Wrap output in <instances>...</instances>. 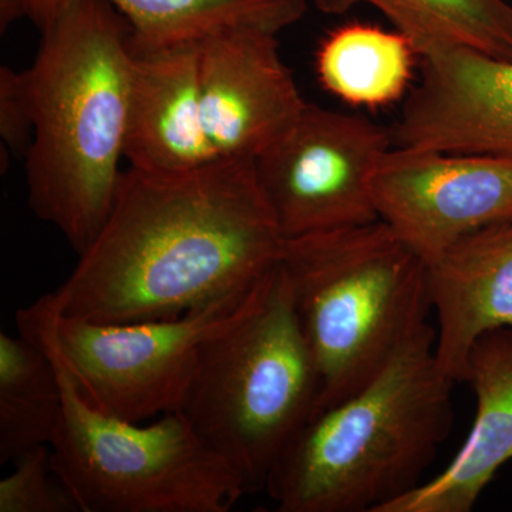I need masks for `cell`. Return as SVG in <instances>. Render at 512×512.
I'll return each instance as SVG.
<instances>
[{
  "label": "cell",
  "mask_w": 512,
  "mask_h": 512,
  "mask_svg": "<svg viewBox=\"0 0 512 512\" xmlns=\"http://www.w3.org/2000/svg\"><path fill=\"white\" fill-rule=\"evenodd\" d=\"M0 134L10 150L26 156L33 137V117L25 70L0 69Z\"/></svg>",
  "instance_id": "ffe728a7"
},
{
  "label": "cell",
  "mask_w": 512,
  "mask_h": 512,
  "mask_svg": "<svg viewBox=\"0 0 512 512\" xmlns=\"http://www.w3.org/2000/svg\"><path fill=\"white\" fill-rule=\"evenodd\" d=\"M372 191L379 220L430 265L467 235L512 222V158L393 147Z\"/></svg>",
  "instance_id": "9c48e42d"
},
{
  "label": "cell",
  "mask_w": 512,
  "mask_h": 512,
  "mask_svg": "<svg viewBox=\"0 0 512 512\" xmlns=\"http://www.w3.org/2000/svg\"><path fill=\"white\" fill-rule=\"evenodd\" d=\"M62 406L59 375L45 350L0 333V463L50 446Z\"/></svg>",
  "instance_id": "ac0fdd59"
},
{
  "label": "cell",
  "mask_w": 512,
  "mask_h": 512,
  "mask_svg": "<svg viewBox=\"0 0 512 512\" xmlns=\"http://www.w3.org/2000/svg\"><path fill=\"white\" fill-rule=\"evenodd\" d=\"M419 57L412 40L366 23H346L329 33L316 52L323 89L350 106L386 107L402 99Z\"/></svg>",
  "instance_id": "2e32d148"
},
{
  "label": "cell",
  "mask_w": 512,
  "mask_h": 512,
  "mask_svg": "<svg viewBox=\"0 0 512 512\" xmlns=\"http://www.w3.org/2000/svg\"><path fill=\"white\" fill-rule=\"evenodd\" d=\"M419 59L420 83L404 101L393 146L512 158V60L467 47Z\"/></svg>",
  "instance_id": "8fae6325"
},
{
  "label": "cell",
  "mask_w": 512,
  "mask_h": 512,
  "mask_svg": "<svg viewBox=\"0 0 512 512\" xmlns=\"http://www.w3.org/2000/svg\"><path fill=\"white\" fill-rule=\"evenodd\" d=\"M202 123L215 157L252 160L285 136L306 107L278 35L231 26L200 42Z\"/></svg>",
  "instance_id": "30bf717a"
},
{
  "label": "cell",
  "mask_w": 512,
  "mask_h": 512,
  "mask_svg": "<svg viewBox=\"0 0 512 512\" xmlns=\"http://www.w3.org/2000/svg\"><path fill=\"white\" fill-rule=\"evenodd\" d=\"M359 3L379 9L419 56L439 47H467L512 60V6L505 0H316L326 15H342Z\"/></svg>",
  "instance_id": "e0dca14e"
},
{
  "label": "cell",
  "mask_w": 512,
  "mask_h": 512,
  "mask_svg": "<svg viewBox=\"0 0 512 512\" xmlns=\"http://www.w3.org/2000/svg\"><path fill=\"white\" fill-rule=\"evenodd\" d=\"M268 279L245 295L178 318L134 323H96L63 315L47 293L20 309L16 323L52 342L100 412L141 423L180 412L201 346L247 313Z\"/></svg>",
  "instance_id": "52a82bcc"
},
{
  "label": "cell",
  "mask_w": 512,
  "mask_h": 512,
  "mask_svg": "<svg viewBox=\"0 0 512 512\" xmlns=\"http://www.w3.org/2000/svg\"><path fill=\"white\" fill-rule=\"evenodd\" d=\"M285 242L252 160L184 173L130 167L99 235L50 295L63 315L90 322L178 318L254 291Z\"/></svg>",
  "instance_id": "6da1fadb"
},
{
  "label": "cell",
  "mask_w": 512,
  "mask_h": 512,
  "mask_svg": "<svg viewBox=\"0 0 512 512\" xmlns=\"http://www.w3.org/2000/svg\"><path fill=\"white\" fill-rule=\"evenodd\" d=\"M477 412L466 441L450 464L383 512H468L497 471L512 458V330L478 339L467 379Z\"/></svg>",
  "instance_id": "5bb4252c"
},
{
  "label": "cell",
  "mask_w": 512,
  "mask_h": 512,
  "mask_svg": "<svg viewBox=\"0 0 512 512\" xmlns=\"http://www.w3.org/2000/svg\"><path fill=\"white\" fill-rule=\"evenodd\" d=\"M318 402V370L279 265L248 312L201 346L180 412L249 495L265 491Z\"/></svg>",
  "instance_id": "5b68a950"
},
{
  "label": "cell",
  "mask_w": 512,
  "mask_h": 512,
  "mask_svg": "<svg viewBox=\"0 0 512 512\" xmlns=\"http://www.w3.org/2000/svg\"><path fill=\"white\" fill-rule=\"evenodd\" d=\"M392 130L360 114L306 104L285 136L254 160L256 180L285 239L379 220L372 181Z\"/></svg>",
  "instance_id": "ba28073f"
},
{
  "label": "cell",
  "mask_w": 512,
  "mask_h": 512,
  "mask_svg": "<svg viewBox=\"0 0 512 512\" xmlns=\"http://www.w3.org/2000/svg\"><path fill=\"white\" fill-rule=\"evenodd\" d=\"M427 282L437 318V363L454 383H466L478 339L493 330H512V222L451 245L427 265Z\"/></svg>",
  "instance_id": "4fadbf2b"
},
{
  "label": "cell",
  "mask_w": 512,
  "mask_h": 512,
  "mask_svg": "<svg viewBox=\"0 0 512 512\" xmlns=\"http://www.w3.org/2000/svg\"><path fill=\"white\" fill-rule=\"evenodd\" d=\"M74 0H0V29L28 19L42 32ZM126 16L134 43L167 46L201 42L231 26L274 32L291 28L306 15V0H106Z\"/></svg>",
  "instance_id": "9a60e30c"
},
{
  "label": "cell",
  "mask_w": 512,
  "mask_h": 512,
  "mask_svg": "<svg viewBox=\"0 0 512 512\" xmlns=\"http://www.w3.org/2000/svg\"><path fill=\"white\" fill-rule=\"evenodd\" d=\"M50 456V446L43 444L12 461V473L0 481V512H80L53 473Z\"/></svg>",
  "instance_id": "d6986e66"
},
{
  "label": "cell",
  "mask_w": 512,
  "mask_h": 512,
  "mask_svg": "<svg viewBox=\"0 0 512 512\" xmlns=\"http://www.w3.org/2000/svg\"><path fill=\"white\" fill-rule=\"evenodd\" d=\"M40 35L25 70L29 207L80 255L109 218L123 174L133 28L106 0H74Z\"/></svg>",
  "instance_id": "7a4b0ae2"
},
{
  "label": "cell",
  "mask_w": 512,
  "mask_h": 512,
  "mask_svg": "<svg viewBox=\"0 0 512 512\" xmlns=\"http://www.w3.org/2000/svg\"><path fill=\"white\" fill-rule=\"evenodd\" d=\"M124 158L150 173H184L217 160L202 123L200 42L133 40Z\"/></svg>",
  "instance_id": "7c38bea8"
},
{
  "label": "cell",
  "mask_w": 512,
  "mask_h": 512,
  "mask_svg": "<svg viewBox=\"0 0 512 512\" xmlns=\"http://www.w3.org/2000/svg\"><path fill=\"white\" fill-rule=\"evenodd\" d=\"M18 329L59 375L63 406L50 464L80 512H227L247 495L183 413L140 426L100 412L52 342L28 326Z\"/></svg>",
  "instance_id": "8992f818"
},
{
  "label": "cell",
  "mask_w": 512,
  "mask_h": 512,
  "mask_svg": "<svg viewBox=\"0 0 512 512\" xmlns=\"http://www.w3.org/2000/svg\"><path fill=\"white\" fill-rule=\"evenodd\" d=\"M427 323L382 372L313 416L278 458L265 493L279 512H383L412 493L453 429V387Z\"/></svg>",
  "instance_id": "3957f363"
},
{
  "label": "cell",
  "mask_w": 512,
  "mask_h": 512,
  "mask_svg": "<svg viewBox=\"0 0 512 512\" xmlns=\"http://www.w3.org/2000/svg\"><path fill=\"white\" fill-rule=\"evenodd\" d=\"M281 268L318 370L316 414L372 382L433 312L427 265L382 220L286 239Z\"/></svg>",
  "instance_id": "277c9868"
}]
</instances>
